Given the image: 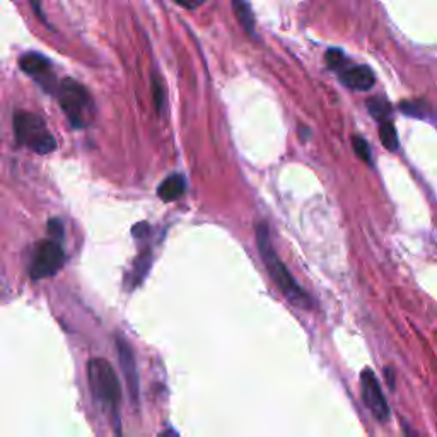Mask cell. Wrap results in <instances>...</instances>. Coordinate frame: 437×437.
Returning <instances> with one entry per match:
<instances>
[{
  "instance_id": "cell-3",
  "label": "cell",
  "mask_w": 437,
  "mask_h": 437,
  "mask_svg": "<svg viewBox=\"0 0 437 437\" xmlns=\"http://www.w3.org/2000/svg\"><path fill=\"white\" fill-rule=\"evenodd\" d=\"M14 135L19 145L36 154H50L58 147L57 139L48 130L45 120L31 111H16Z\"/></svg>"
},
{
  "instance_id": "cell-19",
  "label": "cell",
  "mask_w": 437,
  "mask_h": 437,
  "mask_svg": "<svg viewBox=\"0 0 437 437\" xmlns=\"http://www.w3.org/2000/svg\"><path fill=\"white\" fill-rule=\"evenodd\" d=\"M48 231H50V234H52L55 239L64 238V226H62V222L58 219L50 220V222H48Z\"/></svg>"
},
{
  "instance_id": "cell-21",
  "label": "cell",
  "mask_w": 437,
  "mask_h": 437,
  "mask_svg": "<svg viewBox=\"0 0 437 437\" xmlns=\"http://www.w3.org/2000/svg\"><path fill=\"white\" fill-rule=\"evenodd\" d=\"M174 2L180 4L181 7H186V9H197L205 0H174Z\"/></svg>"
},
{
  "instance_id": "cell-5",
  "label": "cell",
  "mask_w": 437,
  "mask_h": 437,
  "mask_svg": "<svg viewBox=\"0 0 437 437\" xmlns=\"http://www.w3.org/2000/svg\"><path fill=\"white\" fill-rule=\"evenodd\" d=\"M65 263L64 248L58 239H43L33 249L29 276L35 280L53 277Z\"/></svg>"
},
{
  "instance_id": "cell-14",
  "label": "cell",
  "mask_w": 437,
  "mask_h": 437,
  "mask_svg": "<svg viewBox=\"0 0 437 437\" xmlns=\"http://www.w3.org/2000/svg\"><path fill=\"white\" fill-rule=\"evenodd\" d=\"M368 110L378 122H382V120H390L391 118V105L386 101L385 98L381 96H374V98L368 99Z\"/></svg>"
},
{
  "instance_id": "cell-20",
  "label": "cell",
  "mask_w": 437,
  "mask_h": 437,
  "mask_svg": "<svg viewBox=\"0 0 437 437\" xmlns=\"http://www.w3.org/2000/svg\"><path fill=\"white\" fill-rule=\"evenodd\" d=\"M147 232H149L147 222H140V224H137V226H133V236H135V238H144Z\"/></svg>"
},
{
  "instance_id": "cell-22",
  "label": "cell",
  "mask_w": 437,
  "mask_h": 437,
  "mask_svg": "<svg viewBox=\"0 0 437 437\" xmlns=\"http://www.w3.org/2000/svg\"><path fill=\"white\" fill-rule=\"evenodd\" d=\"M29 4H31L33 11H35V14L38 16L41 23H47V18H45L43 11H41V0H29Z\"/></svg>"
},
{
  "instance_id": "cell-10",
  "label": "cell",
  "mask_w": 437,
  "mask_h": 437,
  "mask_svg": "<svg viewBox=\"0 0 437 437\" xmlns=\"http://www.w3.org/2000/svg\"><path fill=\"white\" fill-rule=\"evenodd\" d=\"M186 190V181L181 174H171V176L166 178L164 181L161 183L159 188H157V197H159L162 202L169 203L174 202L185 193Z\"/></svg>"
},
{
  "instance_id": "cell-11",
  "label": "cell",
  "mask_w": 437,
  "mask_h": 437,
  "mask_svg": "<svg viewBox=\"0 0 437 437\" xmlns=\"http://www.w3.org/2000/svg\"><path fill=\"white\" fill-rule=\"evenodd\" d=\"M232 11H234L241 28L246 31V35L255 36V16H253L251 6L246 0H232Z\"/></svg>"
},
{
  "instance_id": "cell-8",
  "label": "cell",
  "mask_w": 437,
  "mask_h": 437,
  "mask_svg": "<svg viewBox=\"0 0 437 437\" xmlns=\"http://www.w3.org/2000/svg\"><path fill=\"white\" fill-rule=\"evenodd\" d=\"M116 348H118V359L122 365L125 382H127V391L130 395V402L133 407L139 405V373H137V362L133 356L132 347L125 339H116Z\"/></svg>"
},
{
  "instance_id": "cell-9",
  "label": "cell",
  "mask_w": 437,
  "mask_h": 437,
  "mask_svg": "<svg viewBox=\"0 0 437 437\" xmlns=\"http://www.w3.org/2000/svg\"><path fill=\"white\" fill-rule=\"evenodd\" d=\"M340 81L348 89L369 91L373 89L376 77H374V72L368 65H353L340 70Z\"/></svg>"
},
{
  "instance_id": "cell-12",
  "label": "cell",
  "mask_w": 437,
  "mask_h": 437,
  "mask_svg": "<svg viewBox=\"0 0 437 437\" xmlns=\"http://www.w3.org/2000/svg\"><path fill=\"white\" fill-rule=\"evenodd\" d=\"M151 263H152V253L149 251V249H145V251L140 253L139 258H137L135 266H133V270H132V277H133L132 287L142 284L145 276H147L149 268H151Z\"/></svg>"
},
{
  "instance_id": "cell-18",
  "label": "cell",
  "mask_w": 437,
  "mask_h": 437,
  "mask_svg": "<svg viewBox=\"0 0 437 437\" xmlns=\"http://www.w3.org/2000/svg\"><path fill=\"white\" fill-rule=\"evenodd\" d=\"M152 96H154V103H156L157 111L161 113L162 103H164V89H162L161 81L157 77L152 79Z\"/></svg>"
},
{
  "instance_id": "cell-4",
  "label": "cell",
  "mask_w": 437,
  "mask_h": 437,
  "mask_svg": "<svg viewBox=\"0 0 437 437\" xmlns=\"http://www.w3.org/2000/svg\"><path fill=\"white\" fill-rule=\"evenodd\" d=\"M87 380L91 393L99 405L116 412L122 399V386L113 365L106 359H91L87 362Z\"/></svg>"
},
{
  "instance_id": "cell-1",
  "label": "cell",
  "mask_w": 437,
  "mask_h": 437,
  "mask_svg": "<svg viewBox=\"0 0 437 437\" xmlns=\"http://www.w3.org/2000/svg\"><path fill=\"white\" fill-rule=\"evenodd\" d=\"M256 231V246L260 256L263 258V263L268 270L270 278L276 282V285L280 289V293L297 307H311L313 301L311 297L305 293L301 285L295 282V278L290 276V272L287 270V266L282 263V260L278 258L276 248H273L272 239L268 234V226L265 222H260L255 226Z\"/></svg>"
},
{
  "instance_id": "cell-2",
  "label": "cell",
  "mask_w": 437,
  "mask_h": 437,
  "mask_svg": "<svg viewBox=\"0 0 437 437\" xmlns=\"http://www.w3.org/2000/svg\"><path fill=\"white\" fill-rule=\"evenodd\" d=\"M55 94L74 128H87L94 122V101L84 86L74 79H64L58 82Z\"/></svg>"
},
{
  "instance_id": "cell-15",
  "label": "cell",
  "mask_w": 437,
  "mask_h": 437,
  "mask_svg": "<svg viewBox=\"0 0 437 437\" xmlns=\"http://www.w3.org/2000/svg\"><path fill=\"white\" fill-rule=\"evenodd\" d=\"M399 111L407 116H414V118L426 120L427 115L431 113V108L427 106L426 101H403L399 105Z\"/></svg>"
},
{
  "instance_id": "cell-17",
  "label": "cell",
  "mask_w": 437,
  "mask_h": 437,
  "mask_svg": "<svg viewBox=\"0 0 437 437\" xmlns=\"http://www.w3.org/2000/svg\"><path fill=\"white\" fill-rule=\"evenodd\" d=\"M352 145H353V151H356L357 156H359L361 159L365 162V164L371 166L373 164V156H371V147H369V144L365 142L362 137L353 135L352 137Z\"/></svg>"
},
{
  "instance_id": "cell-16",
  "label": "cell",
  "mask_w": 437,
  "mask_h": 437,
  "mask_svg": "<svg viewBox=\"0 0 437 437\" xmlns=\"http://www.w3.org/2000/svg\"><path fill=\"white\" fill-rule=\"evenodd\" d=\"M324 60H327V65L330 67L331 70H342L347 67V58H345L344 52L339 48H330L327 53H324Z\"/></svg>"
},
{
  "instance_id": "cell-13",
  "label": "cell",
  "mask_w": 437,
  "mask_h": 437,
  "mask_svg": "<svg viewBox=\"0 0 437 437\" xmlns=\"http://www.w3.org/2000/svg\"><path fill=\"white\" fill-rule=\"evenodd\" d=\"M380 139H381L382 145H385L388 151L391 152L398 151V147H399L398 135H397V130H395V125L391 123V118L380 122Z\"/></svg>"
},
{
  "instance_id": "cell-7",
  "label": "cell",
  "mask_w": 437,
  "mask_h": 437,
  "mask_svg": "<svg viewBox=\"0 0 437 437\" xmlns=\"http://www.w3.org/2000/svg\"><path fill=\"white\" fill-rule=\"evenodd\" d=\"M19 67L24 74H28L29 77L35 79L47 93L55 94L58 82L55 74H53L52 62H50L47 57L36 52L24 53V55L19 58Z\"/></svg>"
},
{
  "instance_id": "cell-6",
  "label": "cell",
  "mask_w": 437,
  "mask_h": 437,
  "mask_svg": "<svg viewBox=\"0 0 437 437\" xmlns=\"http://www.w3.org/2000/svg\"><path fill=\"white\" fill-rule=\"evenodd\" d=\"M361 390H362V399H364L365 407L371 410V414L380 420L381 424L388 422L390 420V407L386 402L385 395H382L381 385L378 381L376 374L373 373V369L365 368L361 373Z\"/></svg>"
}]
</instances>
